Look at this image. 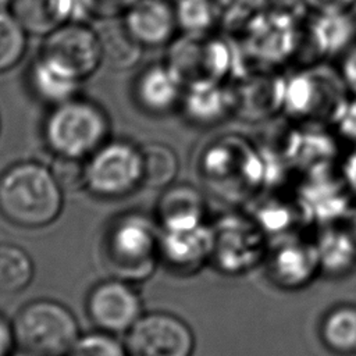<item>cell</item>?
<instances>
[{"instance_id": "1", "label": "cell", "mask_w": 356, "mask_h": 356, "mask_svg": "<svg viewBox=\"0 0 356 356\" xmlns=\"http://www.w3.org/2000/svg\"><path fill=\"white\" fill-rule=\"evenodd\" d=\"M63 204L60 181L39 161H18L0 174V214L14 225L46 227L58 218Z\"/></svg>"}, {"instance_id": "2", "label": "cell", "mask_w": 356, "mask_h": 356, "mask_svg": "<svg viewBox=\"0 0 356 356\" xmlns=\"http://www.w3.org/2000/svg\"><path fill=\"white\" fill-rule=\"evenodd\" d=\"M108 117L96 103L72 97L53 106L43 124V138L50 152L61 160L79 161L107 142Z\"/></svg>"}, {"instance_id": "3", "label": "cell", "mask_w": 356, "mask_h": 356, "mask_svg": "<svg viewBox=\"0 0 356 356\" xmlns=\"http://www.w3.org/2000/svg\"><path fill=\"white\" fill-rule=\"evenodd\" d=\"M160 227L149 217L129 213L114 220L103 241V260L115 278L143 281L154 271Z\"/></svg>"}, {"instance_id": "4", "label": "cell", "mask_w": 356, "mask_h": 356, "mask_svg": "<svg viewBox=\"0 0 356 356\" xmlns=\"http://www.w3.org/2000/svg\"><path fill=\"white\" fill-rule=\"evenodd\" d=\"M11 324L18 348L36 356H68L81 338L70 309L50 299L26 303Z\"/></svg>"}, {"instance_id": "5", "label": "cell", "mask_w": 356, "mask_h": 356, "mask_svg": "<svg viewBox=\"0 0 356 356\" xmlns=\"http://www.w3.org/2000/svg\"><path fill=\"white\" fill-rule=\"evenodd\" d=\"M143 185L142 150L117 139L102 145L82 165V186L102 199H120Z\"/></svg>"}, {"instance_id": "6", "label": "cell", "mask_w": 356, "mask_h": 356, "mask_svg": "<svg viewBox=\"0 0 356 356\" xmlns=\"http://www.w3.org/2000/svg\"><path fill=\"white\" fill-rule=\"evenodd\" d=\"M125 346L131 356H192L195 338L182 318L153 312L138 318L127 332Z\"/></svg>"}, {"instance_id": "7", "label": "cell", "mask_w": 356, "mask_h": 356, "mask_svg": "<svg viewBox=\"0 0 356 356\" xmlns=\"http://www.w3.org/2000/svg\"><path fill=\"white\" fill-rule=\"evenodd\" d=\"M167 64L186 85L199 81H222L231 67V50L210 35H182L171 43Z\"/></svg>"}, {"instance_id": "8", "label": "cell", "mask_w": 356, "mask_h": 356, "mask_svg": "<svg viewBox=\"0 0 356 356\" xmlns=\"http://www.w3.org/2000/svg\"><path fill=\"white\" fill-rule=\"evenodd\" d=\"M40 54L57 61L81 81L92 76L104 63L97 29L82 21H71L43 38Z\"/></svg>"}, {"instance_id": "9", "label": "cell", "mask_w": 356, "mask_h": 356, "mask_svg": "<svg viewBox=\"0 0 356 356\" xmlns=\"http://www.w3.org/2000/svg\"><path fill=\"white\" fill-rule=\"evenodd\" d=\"M86 312L103 332H128L142 316V303L131 282L110 278L99 282L88 295Z\"/></svg>"}, {"instance_id": "10", "label": "cell", "mask_w": 356, "mask_h": 356, "mask_svg": "<svg viewBox=\"0 0 356 356\" xmlns=\"http://www.w3.org/2000/svg\"><path fill=\"white\" fill-rule=\"evenodd\" d=\"M121 19L128 33L142 47L168 44L179 31L174 4L168 0H138Z\"/></svg>"}, {"instance_id": "11", "label": "cell", "mask_w": 356, "mask_h": 356, "mask_svg": "<svg viewBox=\"0 0 356 356\" xmlns=\"http://www.w3.org/2000/svg\"><path fill=\"white\" fill-rule=\"evenodd\" d=\"M211 253L213 229L204 222L186 228H160L159 256L178 271L197 270L211 257Z\"/></svg>"}, {"instance_id": "12", "label": "cell", "mask_w": 356, "mask_h": 356, "mask_svg": "<svg viewBox=\"0 0 356 356\" xmlns=\"http://www.w3.org/2000/svg\"><path fill=\"white\" fill-rule=\"evenodd\" d=\"M179 107L188 121L196 125H216L234 113L232 89L222 81H199L185 86Z\"/></svg>"}, {"instance_id": "13", "label": "cell", "mask_w": 356, "mask_h": 356, "mask_svg": "<svg viewBox=\"0 0 356 356\" xmlns=\"http://www.w3.org/2000/svg\"><path fill=\"white\" fill-rule=\"evenodd\" d=\"M8 10L28 35L40 38L83 14L78 0H13Z\"/></svg>"}, {"instance_id": "14", "label": "cell", "mask_w": 356, "mask_h": 356, "mask_svg": "<svg viewBox=\"0 0 356 356\" xmlns=\"http://www.w3.org/2000/svg\"><path fill=\"white\" fill-rule=\"evenodd\" d=\"M185 83L167 64L146 67L135 83V97L140 107L152 114H164L179 106Z\"/></svg>"}, {"instance_id": "15", "label": "cell", "mask_w": 356, "mask_h": 356, "mask_svg": "<svg viewBox=\"0 0 356 356\" xmlns=\"http://www.w3.org/2000/svg\"><path fill=\"white\" fill-rule=\"evenodd\" d=\"M203 196L189 184L167 186L157 203V220L161 229L199 225L203 222Z\"/></svg>"}, {"instance_id": "16", "label": "cell", "mask_w": 356, "mask_h": 356, "mask_svg": "<svg viewBox=\"0 0 356 356\" xmlns=\"http://www.w3.org/2000/svg\"><path fill=\"white\" fill-rule=\"evenodd\" d=\"M28 74L35 96L51 106L76 97L82 82L65 67L42 54L31 64Z\"/></svg>"}, {"instance_id": "17", "label": "cell", "mask_w": 356, "mask_h": 356, "mask_svg": "<svg viewBox=\"0 0 356 356\" xmlns=\"http://www.w3.org/2000/svg\"><path fill=\"white\" fill-rule=\"evenodd\" d=\"M307 40L321 57H341L356 42V24L348 13L316 14L307 28Z\"/></svg>"}, {"instance_id": "18", "label": "cell", "mask_w": 356, "mask_h": 356, "mask_svg": "<svg viewBox=\"0 0 356 356\" xmlns=\"http://www.w3.org/2000/svg\"><path fill=\"white\" fill-rule=\"evenodd\" d=\"M120 18L102 21L97 33L102 42L103 61H108L115 68H129L136 64L142 54V46H139L125 29L122 19Z\"/></svg>"}, {"instance_id": "19", "label": "cell", "mask_w": 356, "mask_h": 356, "mask_svg": "<svg viewBox=\"0 0 356 356\" xmlns=\"http://www.w3.org/2000/svg\"><path fill=\"white\" fill-rule=\"evenodd\" d=\"M143 160V185L152 189H165L172 185L179 171L175 150L161 142H150L140 147Z\"/></svg>"}, {"instance_id": "20", "label": "cell", "mask_w": 356, "mask_h": 356, "mask_svg": "<svg viewBox=\"0 0 356 356\" xmlns=\"http://www.w3.org/2000/svg\"><path fill=\"white\" fill-rule=\"evenodd\" d=\"M324 345L338 355L356 353V307L338 306L330 310L321 323Z\"/></svg>"}, {"instance_id": "21", "label": "cell", "mask_w": 356, "mask_h": 356, "mask_svg": "<svg viewBox=\"0 0 356 356\" xmlns=\"http://www.w3.org/2000/svg\"><path fill=\"white\" fill-rule=\"evenodd\" d=\"M35 266L31 256L19 246L0 245V295L24 291L32 281Z\"/></svg>"}, {"instance_id": "22", "label": "cell", "mask_w": 356, "mask_h": 356, "mask_svg": "<svg viewBox=\"0 0 356 356\" xmlns=\"http://www.w3.org/2000/svg\"><path fill=\"white\" fill-rule=\"evenodd\" d=\"M178 29L185 35H209L218 25L216 0H177Z\"/></svg>"}, {"instance_id": "23", "label": "cell", "mask_w": 356, "mask_h": 356, "mask_svg": "<svg viewBox=\"0 0 356 356\" xmlns=\"http://www.w3.org/2000/svg\"><path fill=\"white\" fill-rule=\"evenodd\" d=\"M28 44V33L6 7H0V74L19 64Z\"/></svg>"}, {"instance_id": "24", "label": "cell", "mask_w": 356, "mask_h": 356, "mask_svg": "<svg viewBox=\"0 0 356 356\" xmlns=\"http://www.w3.org/2000/svg\"><path fill=\"white\" fill-rule=\"evenodd\" d=\"M268 0H216L218 25L228 31L245 28L263 13Z\"/></svg>"}, {"instance_id": "25", "label": "cell", "mask_w": 356, "mask_h": 356, "mask_svg": "<svg viewBox=\"0 0 356 356\" xmlns=\"http://www.w3.org/2000/svg\"><path fill=\"white\" fill-rule=\"evenodd\" d=\"M68 356H129V352L111 334L99 331L81 337Z\"/></svg>"}, {"instance_id": "26", "label": "cell", "mask_w": 356, "mask_h": 356, "mask_svg": "<svg viewBox=\"0 0 356 356\" xmlns=\"http://www.w3.org/2000/svg\"><path fill=\"white\" fill-rule=\"evenodd\" d=\"M330 118L334 131L345 140L356 145V96L343 97Z\"/></svg>"}, {"instance_id": "27", "label": "cell", "mask_w": 356, "mask_h": 356, "mask_svg": "<svg viewBox=\"0 0 356 356\" xmlns=\"http://www.w3.org/2000/svg\"><path fill=\"white\" fill-rule=\"evenodd\" d=\"M83 14L99 19L121 18L138 0H78Z\"/></svg>"}, {"instance_id": "28", "label": "cell", "mask_w": 356, "mask_h": 356, "mask_svg": "<svg viewBox=\"0 0 356 356\" xmlns=\"http://www.w3.org/2000/svg\"><path fill=\"white\" fill-rule=\"evenodd\" d=\"M338 76L346 92L356 96V42L339 57Z\"/></svg>"}, {"instance_id": "29", "label": "cell", "mask_w": 356, "mask_h": 356, "mask_svg": "<svg viewBox=\"0 0 356 356\" xmlns=\"http://www.w3.org/2000/svg\"><path fill=\"white\" fill-rule=\"evenodd\" d=\"M303 6L314 14H334L348 13L356 0H300Z\"/></svg>"}, {"instance_id": "30", "label": "cell", "mask_w": 356, "mask_h": 356, "mask_svg": "<svg viewBox=\"0 0 356 356\" xmlns=\"http://www.w3.org/2000/svg\"><path fill=\"white\" fill-rule=\"evenodd\" d=\"M15 345L13 324L0 316V356H10Z\"/></svg>"}, {"instance_id": "31", "label": "cell", "mask_w": 356, "mask_h": 356, "mask_svg": "<svg viewBox=\"0 0 356 356\" xmlns=\"http://www.w3.org/2000/svg\"><path fill=\"white\" fill-rule=\"evenodd\" d=\"M342 174L348 186L356 192V145L346 154L342 163Z\"/></svg>"}, {"instance_id": "32", "label": "cell", "mask_w": 356, "mask_h": 356, "mask_svg": "<svg viewBox=\"0 0 356 356\" xmlns=\"http://www.w3.org/2000/svg\"><path fill=\"white\" fill-rule=\"evenodd\" d=\"M10 356H36V355H33V353H29V352H26V350H22V349H18L17 352H13Z\"/></svg>"}, {"instance_id": "33", "label": "cell", "mask_w": 356, "mask_h": 356, "mask_svg": "<svg viewBox=\"0 0 356 356\" xmlns=\"http://www.w3.org/2000/svg\"><path fill=\"white\" fill-rule=\"evenodd\" d=\"M11 1H13V0H0V7L8 8V6L11 4Z\"/></svg>"}, {"instance_id": "34", "label": "cell", "mask_w": 356, "mask_h": 356, "mask_svg": "<svg viewBox=\"0 0 356 356\" xmlns=\"http://www.w3.org/2000/svg\"><path fill=\"white\" fill-rule=\"evenodd\" d=\"M0 127H1V122H0Z\"/></svg>"}]
</instances>
